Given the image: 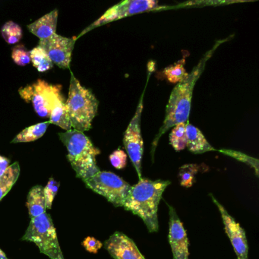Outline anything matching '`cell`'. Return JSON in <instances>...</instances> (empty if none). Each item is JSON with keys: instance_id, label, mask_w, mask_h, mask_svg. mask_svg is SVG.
<instances>
[{"instance_id": "cell-1", "label": "cell", "mask_w": 259, "mask_h": 259, "mask_svg": "<svg viewBox=\"0 0 259 259\" xmlns=\"http://www.w3.org/2000/svg\"><path fill=\"white\" fill-rule=\"evenodd\" d=\"M230 37L218 40L211 49L209 50L202 58L198 62V64L192 69L191 73L183 80L182 82L178 83L174 88L169 97V101L166 108L164 122L161 128L159 130L158 134L156 136L152 144V157L157 148V144L162 136L165 134L170 128H172L177 124L188 122L190 115L191 104H192V95L194 88L198 78L205 69L207 61L211 58L215 51L222 44L228 41Z\"/></svg>"}, {"instance_id": "cell-2", "label": "cell", "mask_w": 259, "mask_h": 259, "mask_svg": "<svg viewBox=\"0 0 259 259\" xmlns=\"http://www.w3.org/2000/svg\"><path fill=\"white\" fill-rule=\"evenodd\" d=\"M170 182L161 180H150L142 178L132 186L130 196L124 204L125 210L133 212L142 218L151 233L158 231L157 210L163 192Z\"/></svg>"}, {"instance_id": "cell-3", "label": "cell", "mask_w": 259, "mask_h": 259, "mask_svg": "<svg viewBox=\"0 0 259 259\" xmlns=\"http://www.w3.org/2000/svg\"><path fill=\"white\" fill-rule=\"evenodd\" d=\"M59 136L66 147L68 160L78 178L84 181L101 171L96 160V157L101 154V151L93 145L84 133L71 130L66 133H59Z\"/></svg>"}, {"instance_id": "cell-4", "label": "cell", "mask_w": 259, "mask_h": 259, "mask_svg": "<svg viewBox=\"0 0 259 259\" xmlns=\"http://www.w3.org/2000/svg\"><path fill=\"white\" fill-rule=\"evenodd\" d=\"M69 98L66 103L71 125L77 131H89L98 113V102L92 91L83 87L71 72Z\"/></svg>"}, {"instance_id": "cell-5", "label": "cell", "mask_w": 259, "mask_h": 259, "mask_svg": "<svg viewBox=\"0 0 259 259\" xmlns=\"http://www.w3.org/2000/svg\"><path fill=\"white\" fill-rule=\"evenodd\" d=\"M22 241L34 242L40 252L51 259H65L51 215L43 213L30 221Z\"/></svg>"}, {"instance_id": "cell-6", "label": "cell", "mask_w": 259, "mask_h": 259, "mask_svg": "<svg viewBox=\"0 0 259 259\" xmlns=\"http://www.w3.org/2000/svg\"><path fill=\"white\" fill-rule=\"evenodd\" d=\"M60 84H51L41 79L19 89V93L27 103H31L36 113L50 118L51 111L60 100L63 99Z\"/></svg>"}, {"instance_id": "cell-7", "label": "cell", "mask_w": 259, "mask_h": 259, "mask_svg": "<svg viewBox=\"0 0 259 259\" xmlns=\"http://www.w3.org/2000/svg\"><path fill=\"white\" fill-rule=\"evenodd\" d=\"M86 186L107 198L115 207H123L130 196L132 186L119 176L107 171H99L84 180Z\"/></svg>"}, {"instance_id": "cell-8", "label": "cell", "mask_w": 259, "mask_h": 259, "mask_svg": "<svg viewBox=\"0 0 259 259\" xmlns=\"http://www.w3.org/2000/svg\"><path fill=\"white\" fill-rule=\"evenodd\" d=\"M159 9H161V7H159L157 1H154V0H125L109 9L100 19L85 28L76 37V40L89 31H92L94 28L102 26L106 24L119 20L128 16L139 14L145 12L154 11Z\"/></svg>"}, {"instance_id": "cell-9", "label": "cell", "mask_w": 259, "mask_h": 259, "mask_svg": "<svg viewBox=\"0 0 259 259\" xmlns=\"http://www.w3.org/2000/svg\"><path fill=\"white\" fill-rule=\"evenodd\" d=\"M143 95L139 100L136 113L130 121L124 133L123 145L127 155L133 162L136 172L139 175V180H142V160L144 153V143L141 132V117L143 110Z\"/></svg>"}, {"instance_id": "cell-10", "label": "cell", "mask_w": 259, "mask_h": 259, "mask_svg": "<svg viewBox=\"0 0 259 259\" xmlns=\"http://www.w3.org/2000/svg\"><path fill=\"white\" fill-rule=\"evenodd\" d=\"M75 38H69L57 34L44 40H40V46L48 54L53 63L61 69H69L75 47Z\"/></svg>"}, {"instance_id": "cell-11", "label": "cell", "mask_w": 259, "mask_h": 259, "mask_svg": "<svg viewBox=\"0 0 259 259\" xmlns=\"http://www.w3.org/2000/svg\"><path fill=\"white\" fill-rule=\"evenodd\" d=\"M213 203L221 212V218L225 227L226 233L230 239L237 259H248V246L245 231L227 211L224 206L210 194Z\"/></svg>"}, {"instance_id": "cell-12", "label": "cell", "mask_w": 259, "mask_h": 259, "mask_svg": "<svg viewBox=\"0 0 259 259\" xmlns=\"http://www.w3.org/2000/svg\"><path fill=\"white\" fill-rule=\"evenodd\" d=\"M169 209V242L174 259H189V240L183 223L172 206Z\"/></svg>"}, {"instance_id": "cell-13", "label": "cell", "mask_w": 259, "mask_h": 259, "mask_svg": "<svg viewBox=\"0 0 259 259\" xmlns=\"http://www.w3.org/2000/svg\"><path fill=\"white\" fill-rule=\"evenodd\" d=\"M104 248L114 259H145L133 239L116 232L104 242Z\"/></svg>"}, {"instance_id": "cell-14", "label": "cell", "mask_w": 259, "mask_h": 259, "mask_svg": "<svg viewBox=\"0 0 259 259\" xmlns=\"http://www.w3.org/2000/svg\"><path fill=\"white\" fill-rule=\"evenodd\" d=\"M57 20H58V10H54L48 14L45 15L34 23L28 25L30 32L40 38V40L48 38L57 34Z\"/></svg>"}, {"instance_id": "cell-15", "label": "cell", "mask_w": 259, "mask_h": 259, "mask_svg": "<svg viewBox=\"0 0 259 259\" xmlns=\"http://www.w3.org/2000/svg\"><path fill=\"white\" fill-rule=\"evenodd\" d=\"M186 147L193 154H203L208 151H217L207 142L199 128L190 123H186Z\"/></svg>"}, {"instance_id": "cell-16", "label": "cell", "mask_w": 259, "mask_h": 259, "mask_svg": "<svg viewBox=\"0 0 259 259\" xmlns=\"http://www.w3.org/2000/svg\"><path fill=\"white\" fill-rule=\"evenodd\" d=\"M27 207L31 219L46 213V199L44 193V187L37 185L31 188L27 199Z\"/></svg>"}, {"instance_id": "cell-17", "label": "cell", "mask_w": 259, "mask_h": 259, "mask_svg": "<svg viewBox=\"0 0 259 259\" xmlns=\"http://www.w3.org/2000/svg\"><path fill=\"white\" fill-rule=\"evenodd\" d=\"M20 175V166L18 162L10 165L5 174L0 177V201L11 190Z\"/></svg>"}, {"instance_id": "cell-18", "label": "cell", "mask_w": 259, "mask_h": 259, "mask_svg": "<svg viewBox=\"0 0 259 259\" xmlns=\"http://www.w3.org/2000/svg\"><path fill=\"white\" fill-rule=\"evenodd\" d=\"M49 122H40L25 128L12 141V143L34 142L41 138L46 133Z\"/></svg>"}, {"instance_id": "cell-19", "label": "cell", "mask_w": 259, "mask_h": 259, "mask_svg": "<svg viewBox=\"0 0 259 259\" xmlns=\"http://www.w3.org/2000/svg\"><path fill=\"white\" fill-rule=\"evenodd\" d=\"M49 122L58 125L66 131L72 130V125H71L70 119H69L67 109H66V103H64L63 98L57 103L55 107L51 111Z\"/></svg>"}, {"instance_id": "cell-20", "label": "cell", "mask_w": 259, "mask_h": 259, "mask_svg": "<svg viewBox=\"0 0 259 259\" xmlns=\"http://www.w3.org/2000/svg\"><path fill=\"white\" fill-rule=\"evenodd\" d=\"M31 61L34 67L40 72H45L53 68V63L45 51L40 46L30 51Z\"/></svg>"}, {"instance_id": "cell-21", "label": "cell", "mask_w": 259, "mask_h": 259, "mask_svg": "<svg viewBox=\"0 0 259 259\" xmlns=\"http://www.w3.org/2000/svg\"><path fill=\"white\" fill-rule=\"evenodd\" d=\"M186 61L184 59L180 60L178 63L167 66L163 70V74L166 77V79L170 83H180L188 76L187 73L185 69L184 65Z\"/></svg>"}, {"instance_id": "cell-22", "label": "cell", "mask_w": 259, "mask_h": 259, "mask_svg": "<svg viewBox=\"0 0 259 259\" xmlns=\"http://www.w3.org/2000/svg\"><path fill=\"white\" fill-rule=\"evenodd\" d=\"M186 122L177 124L169 134V143L177 151H183L186 147Z\"/></svg>"}, {"instance_id": "cell-23", "label": "cell", "mask_w": 259, "mask_h": 259, "mask_svg": "<svg viewBox=\"0 0 259 259\" xmlns=\"http://www.w3.org/2000/svg\"><path fill=\"white\" fill-rule=\"evenodd\" d=\"M1 34L6 42L10 45H14L22 39V29L19 25L10 21L3 26Z\"/></svg>"}, {"instance_id": "cell-24", "label": "cell", "mask_w": 259, "mask_h": 259, "mask_svg": "<svg viewBox=\"0 0 259 259\" xmlns=\"http://www.w3.org/2000/svg\"><path fill=\"white\" fill-rule=\"evenodd\" d=\"M199 169L200 166L197 164H186L181 166L179 172L180 185L183 187H192L195 182V175Z\"/></svg>"}, {"instance_id": "cell-25", "label": "cell", "mask_w": 259, "mask_h": 259, "mask_svg": "<svg viewBox=\"0 0 259 259\" xmlns=\"http://www.w3.org/2000/svg\"><path fill=\"white\" fill-rule=\"evenodd\" d=\"M219 151L227 154V155L230 156V157H234L235 159L239 160V161L243 162V163L249 165L251 167L254 168L256 176L258 177V160L257 159L249 157V156L246 155V154H243V153L232 151V150L224 149L220 150Z\"/></svg>"}, {"instance_id": "cell-26", "label": "cell", "mask_w": 259, "mask_h": 259, "mask_svg": "<svg viewBox=\"0 0 259 259\" xmlns=\"http://www.w3.org/2000/svg\"><path fill=\"white\" fill-rule=\"evenodd\" d=\"M12 58L15 63L19 66H25L31 62L29 51L24 45H17L12 50Z\"/></svg>"}, {"instance_id": "cell-27", "label": "cell", "mask_w": 259, "mask_h": 259, "mask_svg": "<svg viewBox=\"0 0 259 259\" xmlns=\"http://www.w3.org/2000/svg\"><path fill=\"white\" fill-rule=\"evenodd\" d=\"M59 188H60V183L54 178L50 179L48 184L44 188L47 209H51L52 207L53 201L57 195Z\"/></svg>"}, {"instance_id": "cell-28", "label": "cell", "mask_w": 259, "mask_h": 259, "mask_svg": "<svg viewBox=\"0 0 259 259\" xmlns=\"http://www.w3.org/2000/svg\"><path fill=\"white\" fill-rule=\"evenodd\" d=\"M110 160L111 164L116 169H122L126 166L127 154L122 149L116 150L110 155Z\"/></svg>"}, {"instance_id": "cell-29", "label": "cell", "mask_w": 259, "mask_h": 259, "mask_svg": "<svg viewBox=\"0 0 259 259\" xmlns=\"http://www.w3.org/2000/svg\"><path fill=\"white\" fill-rule=\"evenodd\" d=\"M82 245L89 252L95 253V254H96L98 250L101 249L103 247V244L101 241L98 240L95 238L91 237V236L84 239Z\"/></svg>"}, {"instance_id": "cell-30", "label": "cell", "mask_w": 259, "mask_h": 259, "mask_svg": "<svg viewBox=\"0 0 259 259\" xmlns=\"http://www.w3.org/2000/svg\"><path fill=\"white\" fill-rule=\"evenodd\" d=\"M10 160L7 157L0 155V177L5 174L9 166H10Z\"/></svg>"}, {"instance_id": "cell-31", "label": "cell", "mask_w": 259, "mask_h": 259, "mask_svg": "<svg viewBox=\"0 0 259 259\" xmlns=\"http://www.w3.org/2000/svg\"><path fill=\"white\" fill-rule=\"evenodd\" d=\"M0 259H9L1 248H0Z\"/></svg>"}]
</instances>
